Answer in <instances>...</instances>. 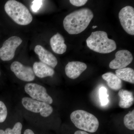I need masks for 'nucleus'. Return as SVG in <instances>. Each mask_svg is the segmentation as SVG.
Returning a JSON list of instances; mask_svg holds the SVG:
<instances>
[{
	"mask_svg": "<svg viewBox=\"0 0 134 134\" xmlns=\"http://www.w3.org/2000/svg\"><path fill=\"white\" fill-rule=\"evenodd\" d=\"M93 17V12L88 8L75 10L64 18V29L69 34H78L87 28Z\"/></svg>",
	"mask_w": 134,
	"mask_h": 134,
	"instance_id": "1",
	"label": "nucleus"
},
{
	"mask_svg": "<svg viewBox=\"0 0 134 134\" xmlns=\"http://www.w3.org/2000/svg\"><path fill=\"white\" fill-rule=\"evenodd\" d=\"M86 42L91 50L100 53H109L117 48L115 41L108 38L107 34L104 31L92 32Z\"/></svg>",
	"mask_w": 134,
	"mask_h": 134,
	"instance_id": "2",
	"label": "nucleus"
},
{
	"mask_svg": "<svg viewBox=\"0 0 134 134\" xmlns=\"http://www.w3.org/2000/svg\"><path fill=\"white\" fill-rule=\"evenodd\" d=\"M4 8L9 16L17 24L26 25L32 21V15L28 9L21 3L9 0L5 3Z\"/></svg>",
	"mask_w": 134,
	"mask_h": 134,
	"instance_id": "3",
	"label": "nucleus"
},
{
	"mask_svg": "<svg viewBox=\"0 0 134 134\" xmlns=\"http://www.w3.org/2000/svg\"><path fill=\"white\" fill-rule=\"evenodd\" d=\"M70 119L77 128L90 133L96 132L98 129L99 122L97 118L83 110L74 111L70 115Z\"/></svg>",
	"mask_w": 134,
	"mask_h": 134,
	"instance_id": "4",
	"label": "nucleus"
},
{
	"mask_svg": "<svg viewBox=\"0 0 134 134\" xmlns=\"http://www.w3.org/2000/svg\"><path fill=\"white\" fill-rule=\"evenodd\" d=\"M22 104L26 110L34 113H39L42 117L50 116L53 112V107L47 103L25 97L22 99Z\"/></svg>",
	"mask_w": 134,
	"mask_h": 134,
	"instance_id": "5",
	"label": "nucleus"
},
{
	"mask_svg": "<svg viewBox=\"0 0 134 134\" xmlns=\"http://www.w3.org/2000/svg\"><path fill=\"white\" fill-rule=\"evenodd\" d=\"M25 92L31 98L35 100L51 104L53 99L47 93L46 88L41 85L35 83H28L24 87Z\"/></svg>",
	"mask_w": 134,
	"mask_h": 134,
	"instance_id": "6",
	"label": "nucleus"
},
{
	"mask_svg": "<svg viewBox=\"0 0 134 134\" xmlns=\"http://www.w3.org/2000/svg\"><path fill=\"white\" fill-rule=\"evenodd\" d=\"M23 40L17 36L9 38L3 43L0 48V58L4 61L12 59L14 57L15 52L17 47L21 44Z\"/></svg>",
	"mask_w": 134,
	"mask_h": 134,
	"instance_id": "7",
	"label": "nucleus"
},
{
	"mask_svg": "<svg viewBox=\"0 0 134 134\" xmlns=\"http://www.w3.org/2000/svg\"><path fill=\"white\" fill-rule=\"evenodd\" d=\"M121 24L125 31L131 35H134V9L128 6L122 8L119 13Z\"/></svg>",
	"mask_w": 134,
	"mask_h": 134,
	"instance_id": "8",
	"label": "nucleus"
},
{
	"mask_svg": "<svg viewBox=\"0 0 134 134\" xmlns=\"http://www.w3.org/2000/svg\"><path fill=\"white\" fill-rule=\"evenodd\" d=\"M10 69L20 80L26 82H31L35 78V75L31 67L24 66L18 61L13 62L10 66Z\"/></svg>",
	"mask_w": 134,
	"mask_h": 134,
	"instance_id": "9",
	"label": "nucleus"
},
{
	"mask_svg": "<svg viewBox=\"0 0 134 134\" xmlns=\"http://www.w3.org/2000/svg\"><path fill=\"white\" fill-rule=\"evenodd\" d=\"M133 55L127 50H119L116 53L115 58L110 62L109 67L111 69L124 68L132 62Z\"/></svg>",
	"mask_w": 134,
	"mask_h": 134,
	"instance_id": "10",
	"label": "nucleus"
},
{
	"mask_svg": "<svg viewBox=\"0 0 134 134\" xmlns=\"http://www.w3.org/2000/svg\"><path fill=\"white\" fill-rule=\"evenodd\" d=\"M34 52L38 55L41 62L51 68H54L58 64V60L52 53L46 50L43 46L37 45L34 48Z\"/></svg>",
	"mask_w": 134,
	"mask_h": 134,
	"instance_id": "11",
	"label": "nucleus"
},
{
	"mask_svg": "<svg viewBox=\"0 0 134 134\" xmlns=\"http://www.w3.org/2000/svg\"><path fill=\"white\" fill-rule=\"evenodd\" d=\"M85 63L78 61H73L67 64L65 68V73L68 77L75 79L80 76L87 69Z\"/></svg>",
	"mask_w": 134,
	"mask_h": 134,
	"instance_id": "12",
	"label": "nucleus"
},
{
	"mask_svg": "<svg viewBox=\"0 0 134 134\" xmlns=\"http://www.w3.org/2000/svg\"><path fill=\"white\" fill-rule=\"evenodd\" d=\"M50 44L52 49L55 53L63 54L66 51L67 46L65 44V39L59 33L52 37Z\"/></svg>",
	"mask_w": 134,
	"mask_h": 134,
	"instance_id": "13",
	"label": "nucleus"
},
{
	"mask_svg": "<svg viewBox=\"0 0 134 134\" xmlns=\"http://www.w3.org/2000/svg\"><path fill=\"white\" fill-rule=\"evenodd\" d=\"M33 69L35 75L40 78L52 76L54 74L52 68L41 62L34 63Z\"/></svg>",
	"mask_w": 134,
	"mask_h": 134,
	"instance_id": "14",
	"label": "nucleus"
},
{
	"mask_svg": "<svg viewBox=\"0 0 134 134\" xmlns=\"http://www.w3.org/2000/svg\"><path fill=\"white\" fill-rule=\"evenodd\" d=\"M120 98L119 106L122 108L131 107L134 103V98L132 92L127 90L121 89L118 93Z\"/></svg>",
	"mask_w": 134,
	"mask_h": 134,
	"instance_id": "15",
	"label": "nucleus"
},
{
	"mask_svg": "<svg viewBox=\"0 0 134 134\" xmlns=\"http://www.w3.org/2000/svg\"><path fill=\"white\" fill-rule=\"evenodd\" d=\"M102 78L107 82L108 86L112 90L118 91L122 88L121 80L112 72H108L102 75Z\"/></svg>",
	"mask_w": 134,
	"mask_h": 134,
	"instance_id": "16",
	"label": "nucleus"
},
{
	"mask_svg": "<svg viewBox=\"0 0 134 134\" xmlns=\"http://www.w3.org/2000/svg\"><path fill=\"white\" fill-rule=\"evenodd\" d=\"M115 75L121 80L134 83V70L129 68H124L115 70Z\"/></svg>",
	"mask_w": 134,
	"mask_h": 134,
	"instance_id": "17",
	"label": "nucleus"
},
{
	"mask_svg": "<svg viewBox=\"0 0 134 134\" xmlns=\"http://www.w3.org/2000/svg\"><path fill=\"white\" fill-rule=\"evenodd\" d=\"M124 123L125 126L130 130H134V110L130 111L124 118Z\"/></svg>",
	"mask_w": 134,
	"mask_h": 134,
	"instance_id": "18",
	"label": "nucleus"
},
{
	"mask_svg": "<svg viewBox=\"0 0 134 134\" xmlns=\"http://www.w3.org/2000/svg\"><path fill=\"white\" fill-rule=\"evenodd\" d=\"M23 125L20 122H17L12 129L8 128L5 130H0V134H21Z\"/></svg>",
	"mask_w": 134,
	"mask_h": 134,
	"instance_id": "19",
	"label": "nucleus"
},
{
	"mask_svg": "<svg viewBox=\"0 0 134 134\" xmlns=\"http://www.w3.org/2000/svg\"><path fill=\"white\" fill-rule=\"evenodd\" d=\"M108 97L107 89L104 87H101L99 89V98L102 105H106L108 104L109 102Z\"/></svg>",
	"mask_w": 134,
	"mask_h": 134,
	"instance_id": "20",
	"label": "nucleus"
},
{
	"mask_svg": "<svg viewBox=\"0 0 134 134\" xmlns=\"http://www.w3.org/2000/svg\"><path fill=\"white\" fill-rule=\"evenodd\" d=\"M8 111L6 106L0 100V122H4L7 116Z\"/></svg>",
	"mask_w": 134,
	"mask_h": 134,
	"instance_id": "21",
	"label": "nucleus"
},
{
	"mask_svg": "<svg viewBox=\"0 0 134 134\" xmlns=\"http://www.w3.org/2000/svg\"><path fill=\"white\" fill-rule=\"evenodd\" d=\"M43 1L41 0H35L32 2L31 9L34 12H36L38 11L43 5Z\"/></svg>",
	"mask_w": 134,
	"mask_h": 134,
	"instance_id": "22",
	"label": "nucleus"
},
{
	"mask_svg": "<svg viewBox=\"0 0 134 134\" xmlns=\"http://www.w3.org/2000/svg\"><path fill=\"white\" fill-rule=\"evenodd\" d=\"M87 0H70V2L74 6L81 7L83 6L87 2Z\"/></svg>",
	"mask_w": 134,
	"mask_h": 134,
	"instance_id": "23",
	"label": "nucleus"
},
{
	"mask_svg": "<svg viewBox=\"0 0 134 134\" xmlns=\"http://www.w3.org/2000/svg\"><path fill=\"white\" fill-rule=\"evenodd\" d=\"M24 134H35L30 129H26L24 131Z\"/></svg>",
	"mask_w": 134,
	"mask_h": 134,
	"instance_id": "24",
	"label": "nucleus"
},
{
	"mask_svg": "<svg viewBox=\"0 0 134 134\" xmlns=\"http://www.w3.org/2000/svg\"><path fill=\"white\" fill-rule=\"evenodd\" d=\"M74 134H91L87 133V132H85L83 131H81V130H78L75 132Z\"/></svg>",
	"mask_w": 134,
	"mask_h": 134,
	"instance_id": "25",
	"label": "nucleus"
},
{
	"mask_svg": "<svg viewBox=\"0 0 134 134\" xmlns=\"http://www.w3.org/2000/svg\"><path fill=\"white\" fill-rule=\"evenodd\" d=\"M97 26H92V29H95V28H97Z\"/></svg>",
	"mask_w": 134,
	"mask_h": 134,
	"instance_id": "26",
	"label": "nucleus"
},
{
	"mask_svg": "<svg viewBox=\"0 0 134 134\" xmlns=\"http://www.w3.org/2000/svg\"><path fill=\"white\" fill-rule=\"evenodd\" d=\"M0 75H1V72H0Z\"/></svg>",
	"mask_w": 134,
	"mask_h": 134,
	"instance_id": "27",
	"label": "nucleus"
}]
</instances>
